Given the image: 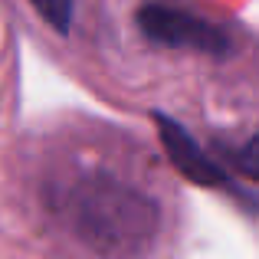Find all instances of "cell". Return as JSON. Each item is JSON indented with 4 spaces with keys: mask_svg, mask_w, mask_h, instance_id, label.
<instances>
[{
    "mask_svg": "<svg viewBox=\"0 0 259 259\" xmlns=\"http://www.w3.org/2000/svg\"><path fill=\"white\" fill-rule=\"evenodd\" d=\"M50 203L66 230L105 259L141 256L161 230L158 200L108 171H85L56 184Z\"/></svg>",
    "mask_w": 259,
    "mask_h": 259,
    "instance_id": "obj_1",
    "label": "cell"
},
{
    "mask_svg": "<svg viewBox=\"0 0 259 259\" xmlns=\"http://www.w3.org/2000/svg\"><path fill=\"white\" fill-rule=\"evenodd\" d=\"M138 30L145 33V39L167 50H194L203 56H227L233 50L227 30L217 26L213 20L200 17V13L187 10L177 4H164V0H151L138 10Z\"/></svg>",
    "mask_w": 259,
    "mask_h": 259,
    "instance_id": "obj_2",
    "label": "cell"
},
{
    "mask_svg": "<svg viewBox=\"0 0 259 259\" xmlns=\"http://www.w3.org/2000/svg\"><path fill=\"white\" fill-rule=\"evenodd\" d=\"M154 125H158L161 145H164L171 164L187 177V181L200 184V187H213V190H236L233 177L197 145V138L181 125V121L167 118V115H154Z\"/></svg>",
    "mask_w": 259,
    "mask_h": 259,
    "instance_id": "obj_3",
    "label": "cell"
},
{
    "mask_svg": "<svg viewBox=\"0 0 259 259\" xmlns=\"http://www.w3.org/2000/svg\"><path fill=\"white\" fill-rule=\"evenodd\" d=\"M30 4L56 33H69L72 13H76V0H30Z\"/></svg>",
    "mask_w": 259,
    "mask_h": 259,
    "instance_id": "obj_4",
    "label": "cell"
},
{
    "mask_svg": "<svg viewBox=\"0 0 259 259\" xmlns=\"http://www.w3.org/2000/svg\"><path fill=\"white\" fill-rule=\"evenodd\" d=\"M233 167L243 177H249V181L259 184V128L243 141L240 148H233Z\"/></svg>",
    "mask_w": 259,
    "mask_h": 259,
    "instance_id": "obj_5",
    "label": "cell"
}]
</instances>
